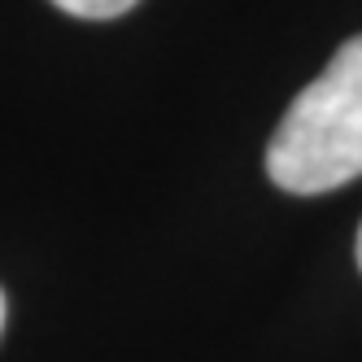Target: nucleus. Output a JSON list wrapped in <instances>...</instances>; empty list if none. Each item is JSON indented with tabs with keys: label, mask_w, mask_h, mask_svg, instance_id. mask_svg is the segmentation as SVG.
Wrapping results in <instances>:
<instances>
[{
	"label": "nucleus",
	"mask_w": 362,
	"mask_h": 362,
	"mask_svg": "<svg viewBox=\"0 0 362 362\" xmlns=\"http://www.w3.org/2000/svg\"><path fill=\"white\" fill-rule=\"evenodd\" d=\"M267 175L293 197H319L362 175V35L336 48L327 70L284 110Z\"/></svg>",
	"instance_id": "f257e3e1"
},
{
	"label": "nucleus",
	"mask_w": 362,
	"mask_h": 362,
	"mask_svg": "<svg viewBox=\"0 0 362 362\" xmlns=\"http://www.w3.org/2000/svg\"><path fill=\"white\" fill-rule=\"evenodd\" d=\"M53 5L83 22H110V18H122L127 9H136L140 0H53Z\"/></svg>",
	"instance_id": "f03ea898"
},
{
	"label": "nucleus",
	"mask_w": 362,
	"mask_h": 362,
	"mask_svg": "<svg viewBox=\"0 0 362 362\" xmlns=\"http://www.w3.org/2000/svg\"><path fill=\"white\" fill-rule=\"evenodd\" d=\"M5 315H9V305H5V293H0V332H5Z\"/></svg>",
	"instance_id": "7ed1b4c3"
},
{
	"label": "nucleus",
	"mask_w": 362,
	"mask_h": 362,
	"mask_svg": "<svg viewBox=\"0 0 362 362\" xmlns=\"http://www.w3.org/2000/svg\"><path fill=\"white\" fill-rule=\"evenodd\" d=\"M354 249H358V271H362V227H358V245Z\"/></svg>",
	"instance_id": "20e7f679"
}]
</instances>
